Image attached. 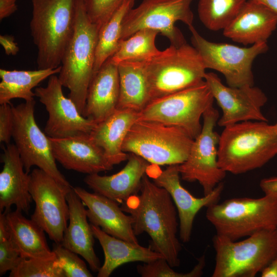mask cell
<instances>
[{
	"mask_svg": "<svg viewBox=\"0 0 277 277\" xmlns=\"http://www.w3.org/2000/svg\"><path fill=\"white\" fill-rule=\"evenodd\" d=\"M117 65L120 96L117 109L141 112L149 103L148 83L142 62H124Z\"/></svg>",
	"mask_w": 277,
	"mask_h": 277,
	"instance_id": "obj_28",
	"label": "cell"
},
{
	"mask_svg": "<svg viewBox=\"0 0 277 277\" xmlns=\"http://www.w3.org/2000/svg\"><path fill=\"white\" fill-rule=\"evenodd\" d=\"M277 26V13L264 4L247 0L235 18L223 30L225 36L248 45L267 43Z\"/></svg>",
	"mask_w": 277,
	"mask_h": 277,
	"instance_id": "obj_22",
	"label": "cell"
},
{
	"mask_svg": "<svg viewBox=\"0 0 277 277\" xmlns=\"http://www.w3.org/2000/svg\"><path fill=\"white\" fill-rule=\"evenodd\" d=\"M69 209V224L61 244L82 256L94 272L101 268L94 249V236L88 222L87 209L72 187L67 195Z\"/></svg>",
	"mask_w": 277,
	"mask_h": 277,
	"instance_id": "obj_24",
	"label": "cell"
},
{
	"mask_svg": "<svg viewBox=\"0 0 277 277\" xmlns=\"http://www.w3.org/2000/svg\"><path fill=\"white\" fill-rule=\"evenodd\" d=\"M260 186L265 194L277 195V177H271L262 180Z\"/></svg>",
	"mask_w": 277,
	"mask_h": 277,
	"instance_id": "obj_39",
	"label": "cell"
},
{
	"mask_svg": "<svg viewBox=\"0 0 277 277\" xmlns=\"http://www.w3.org/2000/svg\"><path fill=\"white\" fill-rule=\"evenodd\" d=\"M214 99L204 80L199 84L150 101L138 113V120L176 126L193 139L200 133L201 118Z\"/></svg>",
	"mask_w": 277,
	"mask_h": 277,
	"instance_id": "obj_9",
	"label": "cell"
},
{
	"mask_svg": "<svg viewBox=\"0 0 277 277\" xmlns=\"http://www.w3.org/2000/svg\"><path fill=\"white\" fill-rule=\"evenodd\" d=\"M200 133L194 139L186 160L178 165L184 181H197L202 186L204 195L210 193L225 177L226 172L219 166L217 148L220 135L214 130L219 113L213 106L203 114Z\"/></svg>",
	"mask_w": 277,
	"mask_h": 277,
	"instance_id": "obj_12",
	"label": "cell"
},
{
	"mask_svg": "<svg viewBox=\"0 0 277 277\" xmlns=\"http://www.w3.org/2000/svg\"><path fill=\"white\" fill-rule=\"evenodd\" d=\"M63 85L55 74L49 77L46 87L35 89V94L46 107L49 117L45 132L51 138L90 134L96 125L83 116L74 103L63 92Z\"/></svg>",
	"mask_w": 277,
	"mask_h": 277,
	"instance_id": "obj_15",
	"label": "cell"
},
{
	"mask_svg": "<svg viewBox=\"0 0 277 277\" xmlns=\"http://www.w3.org/2000/svg\"><path fill=\"white\" fill-rule=\"evenodd\" d=\"M99 29L90 19L84 0H76L75 24L63 55L58 77L70 90L69 98L83 115L93 75Z\"/></svg>",
	"mask_w": 277,
	"mask_h": 277,
	"instance_id": "obj_4",
	"label": "cell"
},
{
	"mask_svg": "<svg viewBox=\"0 0 277 277\" xmlns=\"http://www.w3.org/2000/svg\"><path fill=\"white\" fill-rule=\"evenodd\" d=\"M0 43L7 55H15L19 48L13 37L9 35H1Z\"/></svg>",
	"mask_w": 277,
	"mask_h": 277,
	"instance_id": "obj_40",
	"label": "cell"
},
{
	"mask_svg": "<svg viewBox=\"0 0 277 277\" xmlns=\"http://www.w3.org/2000/svg\"><path fill=\"white\" fill-rule=\"evenodd\" d=\"M157 31L143 29L126 39H121L118 48L110 60L117 65L124 62H143L148 61L161 50L155 45Z\"/></svg>",
	"mask_w": 277,
	"mask_h": 277,
	"instance_id": "obj_31",
	"label": "cell"
},
{
	"mask_svg": "<svg viewBox=\"0 0 277 277\" xmlns=\"http://www.w3.org/2000/svg\"><path fill=\"white\" fill-rule=\"evenodd\" d=\"M212 277H254L277 255V228L257 232L241 241L216 234Z\"/></svg>",
	"mask_w": 277,
	"mask_h": 277,
	"instance_id": "obj_7",
	"label": "cell"
},
{
	"mask_svg": "<svg viewBox=\"0 0 277 277\" xmlns=\"http://www.w3.org/2000/svg\"><path fill=\"white\" fill-rule=\"evenodd\" d=\"M9 277H65L56 259L44 260L22 258Z\"/></svg>",
	"mask_w": 277,
	"mask_h": 277,
	"instance_id": "obj_33",
	"label": "cell"
},
{
	"mask_svg": "<svg viewBox=\"0 0 277 277\" xmlns=\"http://www.w3.org/2000/svg\"><path fill=\"white\" fill-rule=\"evenodd\" d=\"M0 173V212L16 209L28 213L33 200L29 192L30 175L26 172L16 146L9 144L2 155Z\"/></svg>",
	"mask_w": 277,
	"mask_h": 277,
	"instance_id": "obj_21",
	"label": "cell"
},
{
	"mask_svg": "<svg viewBox=\"0 0 277 277\" xmlns=\"http://www.w3.org/2000/svg\"><path fill=\"white\" fill-rule=\"evenodd\" d=\"M34 100L12 105L14 126L12 138L26 172L35 166L59 183L71 185L58 170L50 138L42 131L34 117Z\"/></svg>",
	"mask_w": 277,
	"mask_h": 277,
	"instance_id": "obj_13",
	"label": "cell"
},
{
	"mask_svg": "<svg viewBox=\"0 0 277 277\" xmlns=\"http://www.w3.org/2000/svg\"><path fill=\"white\" fill-rule=\"evenodd\" d=\"M140 194L122 204V209L133 219L136 235L146 232L151 248L160 253L172 267L180 265L182 245L177 236L179 223L175 205L169 192L150 180L142 179Z\"/></svg>",
	"mask_w": 277,
	"mask_h": 277,
	"instance_id": "obj_1",
	"label": "cell"
},
{
	"mask_svg": "<svg viewBox=\"0 0 277 277\" xmlns=\"http://www.w3.org/2000/svg\"><path fill=\"white\" fill-rule=\"evenodd\" d=\"M277 155L274 125L244 121L225 127L220 135L217 160L224 171L234 174L259 168Z\"/></svg>",
	"mask_w": 277,
	"mask_h": 277,
	"instance_id": "obj_2",
	"label": "cell"
},
{
	"mask_svg": "<svg viewBox=\"0 0 277 277\" xmlns=\"http://www.w3.org/2000/svg\"><path fill=\"white\" fill-rule=\"evenodd\" d=\"M29 175V192L35 203L31 219L50 240L61 244L69 219L67 195L72 187L59 183L38 168Z\"/></svg>",
	"mask_w": 277,
	"mask_h": 277,
	"instance_id": "obj_14",
	"label": "cell"
},
{
	"mask_svg": "<svg viewBox=\"0 0 277 277\" xmlns=\"http://www.w3.org/2000/svg\"><path fill=\"white\" fill-rule=\"evenodd\" d=\"M125 0H84L91 21L100 28L120 8Z\"/></svg>",
	"mask_w": 277,
	"mask_h": 277,
	"instance_id": "obj_36",
	"label": "cell"
},
{
	"mask_svg": "<svg viewBox=\"0 0 277 277\" xmlns=\"http://www.w3.org/2000/svg\"><path fill=\"white\" fill-rule=\"evenodd\" d=\"M206 217L216 234L232 241L277 228V195L236 197L207 207Z\"/></svg>",
	"mask_w": 277,
	"mask_h": 277,
	"instance_id": "obj_6",
	"label": "cell"
},
{
	"mask_svg": "<svg viewBox=\"0 0 277 277\" xmlns=\"http://www.w3.org/2000/svg\"><path fill=\"white\" fill-rule=\"evenodd\" d=\"M61 66L55 69L37 70L0 69V104L10 103L13 98L27 101L34 100L33 88L50 76L59 73Z\"/></svg>",
	"mask_w": 277,
	"mask_h": 277,
	"instance_id": "obj_29",
	"label": "cell"
},
{
	"mask_svg": "<svg viewBox=\"0 0 277 277\" xmlns=\"http://www.w3.org/2000/svg\"><path fill=\"white\" fill-rule=\"evenodd\" d=\"M135 0H125L120 8L100 29L95 51L93 75L117 51L120 41L123 21Z\"/></svg>",
	"mask_w": 277,
	"mask_h": 277,
	"instance_id": "obj_30",
	"label": "cell"
},
{
	"mask_svg": "<svg viewBox=\"0 0 277 277\" xmlns=\"http://www.w3.org/2000/svg\"><path fill=\"white\" fill-rule=\"evenodd\" d=\"M22 258L13 246L8 234L0 236V275L12 270Z\"/></svg>",
	"mask_w": 277,
	"mask_h": 277,
	"instance_id": "obj_37",
	"label": "cell"
},
{
	"mask_svg": "<svg viewBox=\"0 0 277 277\" xmlns=\"http://www.w3.org/2000/svg\"><path fill=\"white\" fill-rule=\"evenodd\" d=\"M178 165L168 166L153 179V182L170 194L177 212L180 239L183 243H188L191 239L196 215L202 208L219 203L224 184L221 182L210 193L196 197L181 185Z\"/></svg>",
	"mask_w": 277,
	"mask_h": 277,
	"instance_id": "obj_17",
	"label": "cell"
},
{
	"mask_svg": "<svg viewBox=\"0 0 277 277\" xmlns=\"http://www.w3.org/2000/svg\"><path fill=\"white\" fill-rule=\"evenodd\" d=\"M139 112L127 109H116L110 116L96 124L90 135L103 150L113 166L128 160L129 154L124 152L122 146Z\"/></svg>",
	"mask_w": 277,
	"mask_h": 277,
	"instance_id": "obj_26",
	"label": "cell"
},
{
	"mask_svg": "<svg viewBox=\"0 0 277 277\" xmlns=\"http://www.w3.org/2000/svg\"><path fill=\"white\" fill-rule=\"evenodd\" d=\"M192 46L201 56L206 69L221 73L228 86H254L252 65L259 55L267 51V43L249 47H240L226 43H216L202 37L193 26L188 27Z\"/></svg>",
	"mask_w": 277,
	"mask_h": 277,
	"instance_id": "obj_10",
	"label": "cell"
},
{
	"mask_svg": "<svg viewBox=\"0 0 277 277\" xmlns=\"http://www.w3.org/2000/svg\"><path fill=\"white\" fill-rule=\"evenodd\" d=\"M9 238L22 258L44 260L56 258L46 241L45 231L32 220L16 209L4 212Z\"/></svg>",
	"mask_w": 277,
	"mask_h": 277,
	"instance_id": "obj_25",
	"label": "cell"
},
{
	"mask_svg": "<svg viewBox=\"0 0 277 277\" xmlns=\"http://www.w3.org/2000/svg\"><path fill=\"white\" fill-rule=\"evenodd\" d=\"M262 277H277V255L261 272Z\"/></svg>",
	"mask_w": 277,
	"mask_h": 277,
	"instance_id": "obj_42",
	"label": "cell"
},
{
	"mask_svg": "<svg viewBox=\"0 0 277 277\" xmlns=\"http://www.w3.org/2000/svg\"><path fill=\"white\" fill-rule=\"evenodd\" d=\"M262 3L277 13V0H254Z\"/></svg>",
	"mask_w": 277,
	"mask_h": 277,
	"instance_id": "obj_43",
	"label": "cell"
},
{
	"mask_svg": "<svg viewBox=\"0 0 277 277\" xmlns=\"http://www.w3.org/2000/svg\"><path fill=\"white\" fill-rule=\"evenodd\" d=\"M49 138L55 160L66 169L92 174L113 167L90 134Z\"/></svg>",
	"mask_w": 277,
	"mask_h": 277,
	"instance_id": "obj_18",
	"label": "cell"
},
{
	"mask_svg": "<svg viewBox=\"0 0 277 277\" xmlns=\"http://www.w3.org/2000/svg\"><path fill=\"white\" fill-rule=\"evenodd\" d=\"M148 167L147 161L130 153L126 165L118 172L110 175L88 174L84 182L94 192L122 204L140 192Z\"/></svg>",
	"mask_w": 277,
	"mask_h": 277,
	"instance_id": "obj_20",
	"label": "cell"
},
{
	"mask_svg": "<svg viewBox=\"0 0 277 277\" xmlns=\"http://www.w3.org/2000/svg\"><path fill=\"white\" fill-rule=\"evenodd\" d=\"M193 141L181 128L137 120L129 130L122 150L154 165H179L188 157Z\"/></svg>",
	"mask_w": 277,
	"mask_h": 277,
	"instance_id": "obj_8",
	"label": "cell"
},
{
	"mask_svg": "<svg viewBox=\"0 0 277 277\" xmlns=\"http://www.w3.org/2000/svg\"><path fill=\"white\" fill-rule=\"evenodd\" d=\"M14 117L12 105L10 102L0 106V141L7 145L12 137Z\"/></svg>",
	"mask_w": 277,
	"mask_h": 277,
	"instance_id": "obj_38",
	"label": "cell"
},
{
	"mask_svg": "<svg viewBox=\"0 0 277 277\" xmlns=\"http://www.w3.org/2000/svg\"><path fill=\"white\" fill-rule=\"evenodd\" d=\"M52 250L65 277L93 276L85 263L77 253L66 248L61 244L55 243Z\"/></svg>",
	"mask_w": 277,
	"mask_h": 277,
	"instance_id": "obj_35",
	"label": "cell"
},
{
	"mask_svg": "<svg viewBox=\"0 0 277 277\" xmlns=\"http://www.w3.org/2000/svg\"><path fill=\"white\" fill-rule=\"evenodd\" d=\"M90 224L94 236L98 240L104 253V262L97 272L98 277H109L115 269L126 263H148L163 258L151 246L143 247L115 238L99 227Z\"/></svg>",
	"mask_w": 277,
	"mask_h": 277,
	"instance_id": "obj_27",
	"label": "cell"
},
{
	"mask_svg": "<svg viewBox=\"0 0 277 277\" xmlns=\"http://www.w3.org/2000/svg\"><path fill=\"white\" fill-rule=\"evenodd\" d=\"M76 0H32L31 35L37 49L38 69L61 65L74 32Z\"/></svg>",
	"mask_w": 277,
	"mask_h": 277,
	"instance_id": "obj_3",
	"label": "cell"
},
{
	"mask_svg": "<svg viewBox=\"0 0 277 277\" xmlns=\"http://www.w3.org/2000/svg\"><path fill=\"white\" fill-rule=\"evenodd\" d=\"M16 0H0V19L9 16L17 10Z\"/></svg>",
	"mask_w": 277,
	"mask_h": 277,
	"instance_id": "obj_41",
	"label": "cell"
},
{
	"mask_svg": "<svg viewBox=\"0 0 277 277\" xmlns=\"http://www.w3.org/2000/svg\"><path fill=\"white\" fill-rule=\"evenodd\" d=\"M84 204L90 224L115 238L134 244H139L133 227V219L118 206V203L105 196L85 189L73 188Z\"/></svg>",
	"mask_w": 277,
	"mask_h": 277,
	"instance_id": "obj_19",
	"label": "cell"
},
{
	"mask_svg": "<svg viewBox=\"0 0 277 277\" xmlns=\"http://www.w3.org/2000/svg\"><path fill=\"white\" fill-rule=\"evenodd\" d=\"M247 0H199L197 12L208 29L223 30L235 18Z\"/></svg>",
	"mask_w": 277,
	"mask_h": 277,
	"instance_id": "obj_32",
	"label": "cell"
},
{
	"mask_svg": "<svg viewBox=\"0 0 277 277\" xmlns=\"http://www.w3.org/2000/svg\"><path fill=\"white\" fill-rule=\"evenodd\" d=\"M142 63L150 102L197 85L204 80L206 73L199 53L186 42L171 44Z\"/></svg>",
	"mask_w": 277,
	"mask_h": 277,
	"instance_id": "obj_5",
	"label": "cell"
},
{
	"mask_svg": "<svg viewBox=\"0 0 277 277\" xmlns=\"http://www.w3.org/2000/svg\"><path fill=\"white\" fill-rule=\"evenodd\" d=\"M120 96L117 65L110 58L93 75L83 116L97 124L117 109Z\"/></svg>",
	"mask_w": 277,
	"mask_h": 277,
	"instance_id": "obj_23",
	"label": "cell"
},
{
	"mask_svg": "<svg viewBox=\"0 0 277 277\" xmlns=\"http://www.w3.org/2000/svg\"><path fill=\"white\" fill-rule=\"evenodd\" d=\"M204 80L222 110V115L217 122L219 126L225 127L248 121H268L261 111L267 97L259 88L227 86L213 72L206 73Z\"/></svg>",
	"mask_w": 277,
	"mask_h": 277,
	"instance_id": "obj_16",
	"label": "cell"
},
{
	"mask_svg": "<svg viewBox=\"0 0 277 277\" xmlns=\"http://www.w3.org/2000/svg\"><path fill=\"white\" fill-rule=\"evenodd\" d=\"M274 127L275 132L277 135V123L274 125Z\"/></svg>",
	"mask_w": 277,
	"mask_h": 277,
	"instance_id": "obj_44",
	"label": "cell"
},
{
	"mask_svg": "<svg viewBox=\"0 0 277 277\" xmlns=\"http://www.w3.org/2000/svg\"><path fill=\"white\" fill-rule=\"evenodd\" d=\"M206 264L205 255L197 259V263L188 272L175 271L164 258H160L136 267L138 273L142 277H199L203 273Z\"/></svg>",
	"mask_w": 277,
	"mask_h": 277,
	"instance_id": "obj_34",
	"label": "cell"
},
{
	"mask_svg": "<svg viewBox=\"0 0 277 277\" xmlns=\"http://www.w3.org/2000/svg\"><path fill=\"white\" fill-rule=\"evenodd\" d=\"M192 0H143L137 7L127 13L123 21L121 39H126L136 31L149 29L161 33L171 44L186 43L175 23L181 21L193 26Z\"/></svg>",
	"mask_w": 277,
	"mask_h": 277,
	"instance_id": "obj_11",
	"label": "cell"
}]
</instances>
